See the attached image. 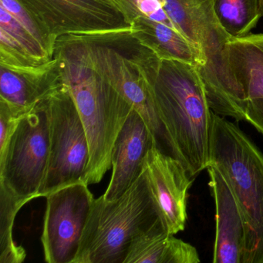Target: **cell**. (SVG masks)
<instances>
[{"mask_svg":"<svg viewBox=\"0 0 263 263\" xmlns=\"http://www.w3.org/2000/svg\"><path fill=\"white\" fill-rule=\"evenodd\" d=\"M153 145L147 124L133 109L114 144L111 178L104 199L113 201L128 190L142 173L146 155Z\"/></svg>","mask_w":263,"mask_h":263,"instance_id":"4fadbf2b","label":"cell"},{"mask_svg":"<svg viewBox=\"0 0 263 263\" xmlns=\"http://www.w3.org/2000/svg\"><path fill=\"white\" fill-rule=\"evenodd\" d=\"M26 115L11 110L0 103V154L7 150L12 136Z\"/></svg>","mask_w":263,"mask_h":263,"instance_id":"d6986e66","label":"cell"},{"mask_svg":"<svg viewBox=\"0 0 263 263\" xmlns=\"http://www.w3.org/2000/svg\"><path fill=\"white\" fill-rule=\"evenodd\" d=\"M214 11L231 39L249 34L261 17L258 0H212Z\"/></svg>","mask_w":263,"mask_h":263,"instance_id":"e0dca14e","label":"cell"},{"mask_svg":"<svg viewBox=\"0 0 263 263\" xmlns=\"http://www.w3.org/2000/svg\"><path fill=\"white\" fill-rule=\"evenodd\" d=\"M258 4H259L260 13L261 17H263V0H258Z\"/></svg>","mask_w":263,"mask_h":263,"instance_id":"44dd1931","label":"cell"},{"mask_svg":"<svg viewBox=\"0 0 263 263\" xmlns=\"http://www.w3.org/2000/svg\"><path fill=\"white\" fill-rule=\"evenodd\" d=\"M27 201L0 186V263H21L25 260V249L13 240L15 218Z\"/></svg>","mask_w":263,"mask_h":263,"instance_id":"ac0fdd59","label":"cell"},{"mask_svg":"<svg viewBox=\"0 0 263 263\" xmlns=\"http://www.w3.org/2000/svg\"><path fill=\"white\" fill-rule=\"evenodd\" d=\"M209 158L244 218L243 263H263V152L236 124L213 112Z\"/></svg>","mask_w":263,"mask_h":263,"instance_id":"277c9868","label":"cell"},{"mask_svg":"<svg viewBox=\"0 0 263 263\" xmlns=\"http://www.w3.org/2000/svg\"><path fill=\"white\" fill-rule=\"evenodd\" d=\"M209 187L215 204L214 263H243L246 249V226L238 202L218 169L207 167Z\"/></svg>","mask_w":263,"mask_h":263,"instance_id":"5bb4252c","label":"cell"},{"mask_svg":"<svg viewBox=\"0 0 263 263\" xmlns=\"http://www.w3.org/2000/svg\"><path fill=\"white\" fill-rule=\"evenodd\" d=\"M57 40L79 33L130 30L114 0H17Z\"/></svg>","mask_w":263,"mask_h":263,"instance_id":"9c48e42d","label":"cell"},{"mask_svg":"<svg viewBox=\"0 0 263 263\" xmlns=\"http://www.w3.org/2000/svg\"><path fill=\"white\" fill-rule=\"evenodd\" d=\"M45 105L49 160L41 197L46 198L64 186L78 181L85 182L90 148L76 104L64 85L46 100Z\"/></svg>","mask_w":263,"mask_h":263,"instance_id":"8992f818","label":"cell"},{"mask_svg":"<svg viewBox=\"0 0 263 263\" xmlns=\"http://www.w3.org/2000/svg\"><path fill=\"white\" fill-rule=\"evenodd\" d=\"M175 28L202 55L198 69L210 102H222L235 93V85L224 56L231 39L220 25L212 0H161Z\"/></svg>","mask_w":263,"mask_h":263,"instance_id":"5b68a950","label":"cell"},{"mask_svg":"<svg viewBox=\"0 0 263 263\" xmlns=\"http://www.w3.org/2000/svg\"><path fill=\"white\" fill-rule=\"evenodd\" d=\"M84 181L49 194L41 242L48 263H73L95 197Z\"/></svg>","mask_w":263,"mask_h":263,"instance_id":"ba28073f","label":"cell"},{"mask_svg":"<svg viewBox=\"0 0 263 263\" xmlns=\"http://www.w3.org/2000/svg\"><path fill=\"white\" fill-rule=\"evenodd\" d=\"M152 95L181 161L194 179L209 164L213 115L198 68L161 60Z\"/></svg>","mask_w":263,"mask_h":263,"instance_id":"7a4b0ae2","label":"cell"},{"mask_svg":"<svg viewBox=\"0 0 263 263\" xmlns=\"http://www.w3.org/2000/svg\"><path fill=\"white\" fill-rule=\"evenodd\" d=\"M53 58L87 132L90 161L85 182L98 184L112 167L114 144L133 107L107 78L84 33L58 37Z\"/></svg>","mask_w":263,"mask_h":263,"instance_id":"6da1fadb","label":"cell"},{"mask_svg":"<svg viewBox=\"0 0 263 263\" xmlns=\"http://www.w3.org/2000/svg\"><path fill=\"white\" fill-rule=\"evenodd\" d=\"M143 170L166 232L176 235L185 228L189 190L194 179L181 161L154 145L146 155Z\"/></svg>","mask_w":263,"mask_h":263,"instance_id":"8fae6325","label":"cell"},{"mask_svg":"<svg viewBox=\"0 0 263 263\" xmlns=\"http://www.w3.org/2000/svg\"><path fill=\"white\" fill-rule=\"evenodd\" d=\"M62 86L59 66L54 58L39 67L0 64V103L18 113L28 115Z\"/></svg>","mask_w":263,"mask_h":263,"instance_id":"7c38bea8","label":"cell"},{"mask_svg":"<svg viewBox=\"0 0 263 263\" xmlns=\"http://www.w3.org/2000/svg\"><path fill=\"white\" fill-rule=\"evenodd\" d=\"M245 121L263 135V98L250 100L246 104Z\"/></svg>","mask_w":263,"mask_h":263,"instance_id":"ffe728a7","label":"cell"},{"mask_svg":"<svg viewBox=\"0 0 263 263\" xmlns=\"http://www.w3.org/2000/svg\"><path fill=\"white\" fill-rule=\"evenodd\" d=\"M153 232L167 234L143 170L117 199L95 198L73 263H124L133 243Z\"/></svg>","mask_w":263,"mask_h":263,"instance_id":"3957f363","label":"cell"},{"mask_svg":"<svg viewBox=\"0 0 263 263\" xmlns=\"http://www.w3.org/2000/svg\"><path fill=\"white\" fill-rule=\"evenodd\" d=\"M224 56L246 101L263 98V33L229 40Z\"/></svg>","mask_w":263,"mask_h":263,"instance_id":"9a60e30c","label":"cell"},{"mask_svg":"<svg viewBox=\"0 0 263 263\" xmlns=\"http://www.w3.org/2000/svg\"><path fill=\"white\" fill-rule=\"evenodd\" d=\"M56 41L17 0H0V64L44 65L53 59Z\"/></svg>","mask_w":263,"mask_h":263,"instance_id":"30bf717a","label":"cell"},{"mask_svg":"<svg viewBox=\"0 0 263 263\" xmlns=\"http://www.w3.org/2000/svg\"><path fill=\"white\" fill-rule=\"evenodd\" d=\"M197 249L173 235L153 232L138 238L124 263H198Z\"/></svg>","mask_w":263,"mask_h":263,"instance_id":"2e32d148","label":"cell"},{"mask_svg":"<svg viewBox=\"0 0 263 263\" xmlns=\"http://www.w3.org/2000/svg\"><path fill=\"white\" fill-rule=\"evenodd\" d=\"M45 101L18 125L0 154V186L27 203L41 197L49 160V127Z\"/></svg>","mask_w":263,"mask_h":263,"instance_id":"52a82bcc","label":"cell"}]
</instances>
